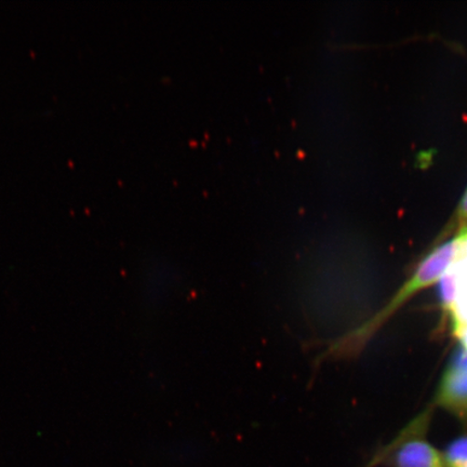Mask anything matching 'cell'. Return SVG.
Returning a JSON list of instances; mask_svg holds the SVG:
<instances>
[{"mask_svg":"<svg viewBox=\"0 0 467 467\" xmlns=\"http://www.w3.org/2000/svg\"><path fill=\"white\" fill-rule=\"evenodd\" d=\"M435 400L467 428V349L464 348L455 354L443 373Z\"/></svg>","mask_w":467,"mask_h":467,"instance_id":"4","label":"cell"},{"mask_svg":"<svg viewBox=\"0 0 467 467\" xmlns=\"http://www.w3.org/2000/svg\"><path fill=\"white\" fill-rule=\"evenodd\" d=\"M430 420V410L419 416L372 462L389 467H445L442 452L424 438Z\"/></svg>","mask_w":467,"mask_h":467,"instance_id":"2","label":"cell"},{"mask_svg":"<svg viewBox=\"0 0 467 467\" xmlns=\"http://www.w3.org/2000/svg\"><path fill=\"white\" fill-rule=\"evenodd\" d=\"M457 242L453 260L446 271L453 285L452 299L447 311L451 314L455 336L467 349V227L461 230Z\"/></svg>","mask_w":467,"mask_h":467,"instance_id":"3","label":"cell"},{"mask_svg":"<svg viewBox=\"0 0 467 467\" xmlns=\"http://www.w3.org/2000/svg\"><path fill=\"white\" fill-rule=\"evenodd\" d=\"M457 237L452 241L441 244L434 251L426 256V258L420 263L416 272L409 278L404 285L397 292L393 299L389 302L387 306H384L379 313L376 315L371 320L368 321L361 328L356 330L354 334L348 336L346 341L338 347L342 352H355L356 348L364 346L365 342L371 336L381 328L387 323L388 319L392 317V315L399 309L406 301L410 299L411 296L417 292L429 287V285L440 282L443 274L446 273L448 267L451 266L457 250Z\"/></svg>","mask_w":467,"mask_h":467,"instance_id":"1","label":"cell"},{"mask_svg":"<svg viewBox=\"0 0 467 467\" xmlns=\"http://www.w3.org/2000/svg\"><path fill=\"white\" fill-rule=\"evenodd\" d=\"M447 467H467V460L462 461V462H459L457 464L449 465Z\"/></svg>","mask_w":467,"mask_h":467,"instance_id":"6","label":"cell"},{"mask_svg":"<svg viewBox=\"0 0 467 467\" xmlns=\"http://www.w3.org/2000/svg\"><path fill=\"white\" fill-rule=\"evenodd\" d=\"M459 225L462 226V229L464 227H467V192L465 196L463 197L462 202H461L460 207H459Z\"/></svg>","mask_w":467,"mask_h":467,"instance_id":"5","label":"cell"}]
</instances>
